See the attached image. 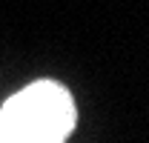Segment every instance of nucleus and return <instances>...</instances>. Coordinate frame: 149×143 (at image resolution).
Here are the masks:
<instances>
[{"mask_svg": "<svg viewBox=\"0 0 149 143\" xmlns=\"http://www.w3.org/2000/svg\"><path fill=\"white\" fill-rule=\"evenodd\" d=\"M74 126V97L57 80H35L0 106V143H63Z\"/></svg>", "mask_w": 149, "mask_h": 143, "instance_id": "f257e3e1", "label": "nucleus"}]
</instances>
